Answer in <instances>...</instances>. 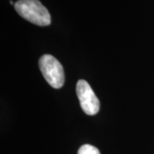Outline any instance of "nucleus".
I'll return each instance as SVG.
<instances>
[{"mask_svg": "<svg viewBox=\"0 0 154 154\" xmlns=\"http://www.w3.org/2000/svg\"><path fill=\"white\" fill-rule=\"evenodd\" d=\"M77 154H100V152L97 147L89 144H86L80 147Z\"/></svg>", "mask_w": 154, "mask_h": 154, "instance_id": "20e7f679", "label": "nucleus"}, {"mask_svg": "<svg viewBox=\"0 0 154 154\" xmlns=\"http://www.w3.org/2000/svg\"><path fill=\"white\" fill-rule=\"evenodd\" d=\"M15 10L25 20L38 26H48L51 22L48 10L38 0H18Z\"/></svg>", "mask_w": 154, "mask_h": 154, "instance_id": "f257e3e1", "label": "nucleus"}, {"mask_svg": "<svg viewBox=\"0 0 154 154\" xmlns=\"http://www.w3.org/2000/svg\"><path fill=\"white\" fill-rule=\"evenodd\" d=\"M39 69L46 82L55 89L61 88L64 84V71L60 62L53 56L45 54L38 61Z\"/></svg>", "mask_w": 154, "mask_h": 154, "instance_id": "f03ea898", "label": "nucleus"}, {"mask_svg": "<svg viewBox=\"0 0 154 154\" xmlns=\"http://www.w3.org/2000/svg\"><path fill=\"white\" fill-rule=\"evenodd\" d=\"M76 94L81 107L87 115L93 116L99 112L100 107L99 100L88 82L84 80L78 81L76 84Z\"/></svg>", "mask_w": 154, "mask_h": 154, "instance_id": "7ed1b4c3", "label": "nucleus"}]
</instances>
